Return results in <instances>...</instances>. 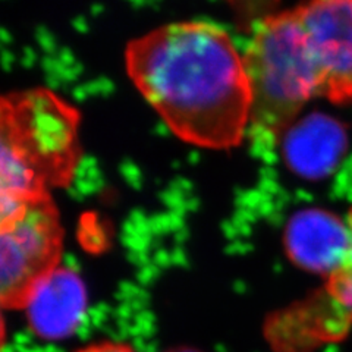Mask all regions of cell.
I'll use <instances>...</instances> for the list:
<instances>
[{
	"label": "cell",
	"mask_w": 352,
	"mask_h": 352,
	"mask_svg": "<svg viewBox=\"0 0 352 352\" xmlns=\"http://www.w3.org/2000/svg\"><path fill=\"white\" fill-rule=\"evenodd\" d=\"M78 120L74 107L49 91L3 97L0 223L69 181L80 156Z\"/></svg>",
	"instance_id": "7a4b0ae2"
},
{
	"label": "cell",
	"mask_w": 352,
	"mask_h": 352,
	"mask_svg": "<svg viewBox=\"0 0 352 352\" xmlns=\"http://www.w3.org/2000/svg\"><path fill=\"white\" fill-rule=\"evenodd\" d=\"M168 352H198V351L190 349V348H181V349H173V351H168Z\"/></svg>",
	"instance_id": "8fae6325"
},
{
	"label": "cell",
	"mask_w": 352,
	"mask_h": 352,
	"mask_svg": "<svg viewBox=\"0 0 352 352\" xmlns=\"http://www.w3.org/2000/svg\"><path fill=\"white\" fill-rule=\"evenodd\" d=\"M126 69L142 97L186 142L230 148L251 125L244 56L214 24L173 22L132 40Z\"/></svg>",
	"instance_id": "6da1fadb"
},
{
	"label": "cell",
	"mask_w": 352,
	"mask_h": 352,
	"mask_svg": "<svg viewBox=\"0 0 352 352\" xmlns=\"http://www.w3.org/2000/svg\"><path fill=\"white\" fill-rule=\"evenodd\" d=\"M62 228L50 197L31 203L0 230V296L21 308L44 274L60 266Z\"/></svg>",
	"instance_id": "277c9868"
},
{
	"label": "cell",
	"mask_w": 352,
	"mask_h": 352,
	"mask_svg": "<svg viewBox=\"0 0 352 352\" xmlns=\"http://www.w3.org/2000/svg\"><path fill=\"white\" fill-rule=\"evenodd\" d=\"M251 87V125L276 140L323 82L295 9L258 22L244 54Z\"/></svg>",
	"instance_id": "3957f363"
},
{
	"label": "cell",
	"mask_w": 352,
	"mask_h": 352,
	"mask_svg": "<svg viewBox=\"0 0 352 352\" xmlns=\"http://www.w3.org/2000/svg\"><path fill=\"white\" fill-rule=\"evenodd\" d=\"M348 248L340 266L327 278V294L340 311L352 314V208L346 216Z\"/></svg>",
	"instance_id": "9c48e42d"
},
{
	"label": "cell",
	"mask_w": 352,
	"mask_h": 352,
	"mask_svg": "<svg viewBox=\"0 0 352 352\" xmlns=\"http://www.w3.org/2000/svg\"><path fill=\"white\" fill-rule=\"evenodd\" d=\"M333 103H352V0H307L295 8Z\"/></svg>",
	"instance_id": "5b68a950"
},
{
	"label": "cell",
	"mask_w": 352,
	"mask_h": 352,
	"mask_svg": "<svg viewBox=\"0 0 352 352\" xmlns=\"http://www.w3.org/2000/svg\"><path fill=\"white\" fill-rule=\"evenodd\" d=\"M285 248L296 266L329 278L345 257L346 220L323 210L296 213L286 226Z\"/></svg>",
	"instance_id": "52a82bcc"
},
{
	"label": "cell",
	"mask_w": 352,
	"mask_h": 352,
	"mask_svg": "<svg viewBox=\"0 0 352 352\" xmlns=\"http://www.w3.org/2000/svg\"><path fill=\"white\" fill-rule=\"evenodd\" d=\"M76 352H137V351L131 345L124 342H116V340H103V342L87 345Z\"/></svg>",
	"instance_id": "30bf717a"
},
{
	"label": "cell",
	"mask_w": 352,
	"mask_h": 352,
	"mask_svg": "<svg viewBox=\"0 0 352 352\" xmlns=\"http://www.w3.org/2000/svg\"><path fill=\"white\" fill-rule=\"evenodd\" d=\"M21 310L30 330L46 342H60L76 333L88 310L87 286L78 273L58 266L31 288Z\"/></svg>",
	"instance_id": "8992f818"
},
{
	"label": "cell",
	"mask_w": 352,
	"mask_h": 352,
	"mask_svg": "<svg viewBox=\"0 0 352 352\" xmlns=\"http://www.w3.org/2000/svg\"><path fill=\"white\" fill-rule=\"evenodd\" d=\"M339 140V131L330 126L327 120H307L289 135V160L304 172L323 169L336 156Z\"/></svg>",
	"instance_id": "ba28073f"
}]
</instances>
